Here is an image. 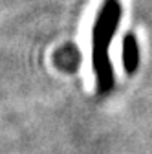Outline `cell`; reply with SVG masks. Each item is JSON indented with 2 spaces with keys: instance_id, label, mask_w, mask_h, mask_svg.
<instances>
[{
  "instance_id": "1",
  "label": "cell",
  "mask_w": 152,
  "mask_h": 154,
  "mask_svg": "<svg viewBox=\"0 0 152 154\" xmlns=\"http://www.w3.org/2000/svg\"><path fill=\"white\" fill-rule=\"evenodd\" d=\"M121 20L119 0H103L92 29V66L96 72L97 92L106 95L114 88V70L110 63V42Z\"/></svg>"
},
{
  "instance_id": "2",
  "label": "cell",
  "mask_w": 152,
  "mask_h": 154,
  "mask_svg": "<svg viewBox=\"0 0 152 154\" xmlns=\"http://www.w3.org/2000/svg\"><path fill=\"white\" fill-rule=\"evenodd\" d=\"M123 66L128 75L136 73L139 66V46L136 35L126 33L123 37Z\"/></svg>"
}]
</instances>
